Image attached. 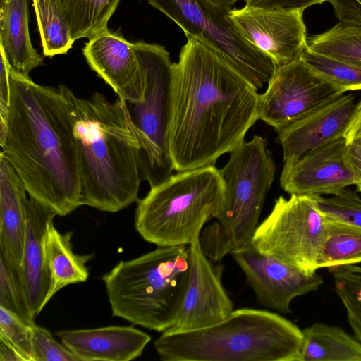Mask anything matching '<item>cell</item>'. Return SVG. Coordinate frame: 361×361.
<instances>
[{"instance_id": "1", "label": "cell", "mask_w": 361, "mask_h": 361, "mask_svg": "<svg viewBox=\"0 0 361 361\" xmlns=\"http://www.w3.org/2000/svg\"><path fill=\"white\" fill-rule=\"evenodd\" d=\"M187 39L171 67L168 148L178 172L215 166L259 120L253 85L219 51Z\"/></svg>"}, {"instance_id": "2", "label": "cell", "mask_w": 361, "mask_h": 361, "mask_svg": "<svg viewBox=\"0 0 361 361\" xmlns=\"http://www.w3.org/2000/svg\"><path fill=\"white\" fill-rule=\"evenodd\" d=\"M9 80L11 101L0 130L1 154L30 197L57 216H66L82 206L71 89L37 84L11 66Z\"/></svg>"}, {"instance_id": "3", "label": "cell", "mask_w": 361, "mask_h": 361, "mask_svg": "<svg viewBox=\"0 0 361 361\" xmlns=\"http://www.w3.org/2000/svg\"><path fill=\"white\" fill-rule=\"evenodd\" d=\"M78 154L81 202L100 211L119 212L138 200L139 145L126 102L99 92L90 98L69 92Z\"/></svg>"}, {"instance_id": "4", "label": "cell", "mask_w": 361, "mask_h": 361, "mask_svg": "<svg viewBox=\"0 0 361 361\" xmlns=\"http://www.w3.org/2000/svg\"><path fill=\"white\" fill-rule=\"evenodd\" d=\"M302 330L267 310L241 308L212 326L164 331L154 342L162 361H298Z\"/></svg>"}, {"instance_id": "5", "label": "cell", "mask_w": 361, "mask_h": 361, "mask_svg": "<svg viewBox=\"0 0 361 361\" xmlns=\"http://www.w3.org/2000/svg\"><path fill=\"white\" fill-rule=\"evenodd\" d=\"M189 268V245L157 246L121 261L102 276L112 314L149 330H169L182 305Z\"/></svg>"}, {"instance_id": "6", "label": "cell", "mask_w": 361, "mask_h": 361, "mask_svg": "<svg viewBox=\"0 0 361 361\" xmlns=\"http://www.w3.org/2000/svg\"><path fill=\"white\" fill-rule=\"evenodd\" d=\"M229 154L220 169L225 194L217 221L207 226L199 238L205 255L216 262L251 242L277 169L267 140L259 135Z\"/></svg>"}, {"instance_id": "7", "label": "cell", "mask_w": 361, "mask_h": 361, "mask_svg": "<svg viewBox=\"0 0 361 361\" xmlns=\"http://www.w3.org/2000/svg\"><path fill=\"white\" fill-rule=\"evenodd\" d=\"M224 194V180L215 166L172 174L137 200L135 228L158 247L190 245L216 218Z\"/></svg>"}, {"instance_id": "8", "label": "cell", "mask_w": 361, "mask_h": 361, "mask_svg": "<svg viewBox=\"0 0 361 361\" xmlns=\"http://www.w3.org/2000/svg\"><path fill=\"white\" fill-rule=\"evenodd\" d=\"M134 44L142 72L144 94L140 101L125 102L138 142L142 178L153 187L174 171L168 148L173 63L161 45L143 41Z\"/></svg>"}, {"instance_id": "9", "label": "cell", "mask_w": 361, "mask_h": 361, "mask_svg": "<svg viewBox=\"0 0 361 361\" xmlns=\"http://www.w3.org/2000/svg\"><path fill=\"white\" fill-rule=\"evenodd\" d=\"M183 31L219 51L257 90L262 89L276 66L250 44L230 18V6L210 0H147Z\"/></svg>"}, {"instance_id": "10", "label": "cell", "mask_w": 361, "mask_h": 361, "mask_svg": "<svg viewBox=\"0 0 361 361\" xmlns=\"http://www.w3.org/2000/svg\"><path fill=\"white\" fill-rule=\"evenodd\" d=\"M326 224L314 196H279L251 243L259 252L312 274L319 269Z\"/></svg>"}, {"instance_id": "11", "label": "cell", "mask_w": 361, "mask_h": 361, "mask_svg": "<svg viewBox=\"0 0 361 361\" xmlns=\"http://www.w3.org/2000/svg\"><path fill=\"white\" fill-rule=\"evenodd\" d=\"M259 95L258 119L277 133L344 93L314 73L299 59L276 67Z\"/></svg>"}, {"instance_id": "12", "label": "cell", "mask_w": 361, "mask_h": 361, "mask_svg": "<svg viewBox=\"0 0 361 361\" xmlns=\"http://www.w3.org/2000/svg\"><path fill=\"white\" fill-rule=\"evenodd\" d=\"M303 11L244 6L231 9L230 18L250 44L280 67L300 59L307 47Z\"/></svg>"}, {"instance_id": "13", "label": "cell", "mask_w": 361, "mask_h": 361, "mask_svg": "<svg viewBox=\"0 0 361 361\" xmlns=\"http://www.w3.org/2000/svg\"><path fill=\"white\" fill-rule=\"evenodd\" d=\"M231 254L258 301L280 313H290L295 298L317 290L323 283L322 276L316 273L306 274L262 253L251 242Z\"/></svg>"}, {"instance_id": "14", "label": "cell", "mask_w": 361, "mask_h": 361, "mask_svg": "<svg viewBox=\"0 0 361 361\" xmlns=\"http://www.w3.org/2000/svg\"><path fill=\"white\" fill-rule=\"evenodd\" d=\"M199 238L189 245L187 287L177 318L166 331L207 327L221 322L234 310L221 281L224 266L205 255Z\"/></svg>"}, {"instance_id": "15", "label": "cell", "mask_w": 361, "mask_h": 361, "mask_svg": "<svg viewBox=\"0 0 361 361\" xmlns=\"http://www.w3.org/2000/svg\"><path fill=\"white\" fill-rule=\"evenodd\" d=\"M345 137L309 151L296 161L283 164L281 188L290 195H336L354 185L353 174L346 164Z\"/></svg>"}, {"instance_id": "16", "label": "cell", "mask_w": 361, "mask_h": 361, "mask_svg": "<svg viewBox=\"0 0 361 361\" xmlns=\"http://www.w3.org/2000/svg\"><path fill=\"white\" fill-rule=\"evenodd\" d=\"M90 67L126 102L140 101L144 80L134 43L106 29L89 39L82 49Z\"/></svg>"}, {"instance_id": "17", "label": "cell", "mask_w": 361, "mask_h": 361, "mask_svg": "<svg viewBox=\"0 0 361 361\" xmlns=\"http://www.w3.org/2000/svg\"><path fill=\"white\" fill-rule=\"evenodd\" d=\"M356 106L355 96L343 94L279 132L277 142L283 148V164L344 137Z\"/></svg>"}, {"instance_id": "18", "label": "cell", "mask_w": 361, "mask_h": 361, "mask_svg": "<svg viewBox=\"0 0 361 361\" xmlns=\"http://www.w3.org/2000/svg\"><path fill=\"white\" fill-rule=\"evenodd\" d=\"M78 361H130L142 355L151 336L135 327L108 326L56 332Z\"/></svg>"}, {"instance_id": "19", "label": "cell", "mask_w": 361, "mask_h": 361, "mask_svg": "<svg viewBox=\"0 0 361 361\" xmlns=\"http://www.w3.org/2000/svg\"><path fill=\"white\" fill-rule=\"evenodd\" d=\"M57 214L29 196L20 273L27 301L37 317L47 304L51 281L45 259V237Z\"/></svg>"}, {"instance_id": "20", "label": "cell", "mask_w": 361, "mask_h": 361, "mask_svg": "<svg viewBox=\"0 0 361 361\" xmlns=\"http://www.w3.org/2000/svg\"><path fill=\"white\" fill-rule=\"evenodd\" d=\"M9 161L0 154V254L21 267L29 197Z\"/></svg>"}, {"instance_id": "21", "label": "cell", "mask_w": 361, "mask_h": 361, "mask_svg": "<svg viewBox=\"0 0 361 361\" xmlns=\"http://www.w3.org/2000/svg\"><path fill=\"white\" fill-rule=\"evenodd\" d=\"M0 28V49L11 68L29 76L43 65L30 41L27 0H1Z\"/></svg>"}, {"instance_id": "22", "label": "cell", "mask_w": 361, "mask_h": 361, "mask_svg": "<svg viewBox=\"0 0 361 361\" xmlns=\"http://www.w3.org/2000/svg\"><path fill=\"white\" fill-rule=\"evenodd\" d=\"M72 235V231L60 233L53 221L48 226L44 243L45 259L51 281L48 302L66 286L85 282L88 279L86 264L93 255L75 253L71 243Z\"/></svg>"}, {"instance_id": "23", "label": "cell", "mask_w": 361, "mask_h": 361, "mask_svg": "<svg viewBox=\"0 0 361 361\" xmlns=\"http://www.w3.org/2000/svg\"><path fill=\"white\" fill-rule=\"evenodd\" d=\"M302 334L298 361H361V343L340 327L316 322Z\"/></svg>"}, {"instance_id": "24", "label": "cell", "mask_w": 361, "mask_h": 361, "mask_svg": "<svg viewBox=\"0 0 361 361\" xmlns=\"http://www.w3.org/2000/svg\"><path fill=\"white\" fill-rule=\"evenodd\" d=\"M74 41L94 37L107 28L121 0H53Z\"/></svg>"}, {"instance_id": "25", "label": "cell", "mask_w": 361, "mask_h": 361, "mask_svg": "<svg viewBox=\"0 0 361 361\" xmlns=\"http://www.w3.org/2000/svg\"><path fill=\"white\" fill-rule=\"evenodd\" d=\"M326 233L318 268L361 263V227L326 218Z\"/></svg>"}, {"instance_id": "26", "label": "cell", "mask_w": 361, "mask_h": 361, "mask_svg": "<svg viewBox=\"0 0 361 361\" xmlns=\"http://www.w3.org/2000/svg\"><path fill=\"white\" fill-rule=\"evenodd\" d=\"M314 52L361 66V29L337 23L329 30L307 37Z\"/></svg>"}, {"instance_id": "27", "label": "cell", "mask_w": 361, "mask_h": 361, "mask_svg": "<svg viewBox=\"0 0 361 361\" xmlns=\"http://www.w3.org/2000/svg\"><path fill=\"white\" fill-rule=\"evenodd\" d=\"M43 54L53 57L64 54L75 42L53 0H32Z\"/></svg>"}, {"instance_id": "28", "label": "cell", "mask_w": 361, "mask_h": 361, "mask_svg": "<svg viewBox=\"0 0 361 361\" xmlns=\"http://www.w3.org/2000/svg\"><path fill=\"white\" fill-rule=\"evenodd\" d=\"M300 59L314 73L343 93L361 90V66L312 51L308 46Z\"/></svg>"}, {"instance_id": "29", "label": "cell", "mask_w": 361, "mask_h": 361, "mask_svg": "<svg viewBox=\"0 0 361 361\" xmlns=\"http://www.w3.org/2000/svg\"><path fill=\"white\" fill-rule=\"evenodd\" d=\"M335 290L344 305L349 324L361 343V267L343 265L329 269Z\"/></svg>"}, {"instance_id": "30", "label": "cell", "mask_w": 361, "mask_h": 361, "mask_svg": "<svg viewBox=\"0 0 361 361\" xmlns=\"http://www.w3.org/2000/svg\"><path fill=\"white\" fill-rule=\"evenodd\" d=\"M0 306L16 314L24 322L33 326L32 314L22 280L20 268L0 254Z\"/></svg>"}, {"instance_id": "31", "label": "cell", "mask_w": 361, "mask_h": 361, "mask_svg": "<svg viewBox=\"0 0 361 361\" xmlns=\"http://www.w3.org/2000/svg\"><path fill=\"white\" fill-rule=\"evenodd\" d=\"M314 197L326 218L361 227V197L356 192L344 188L331 197Z\"/></svg>"}, {"instance_id": "32", "label": "cell", "mask_w": 361, "mask_h": 361, "mask_svg": "<svg viewBox=\"0 0 361 361\" xmlns=\"http://www.w3.org/2000/svg\"><path fill=\"white\" fill-rule=\"evenodd\" d=\"M0 338L13 345L26 361H34L32 326L1 306H0Z\"/></svg>"}, {"instance_id": "33", "label": "cell", "mask_w": 361, "mask_h": 361, "mask_svg": "<svg viewBox=\"0 0 361 361\" xmlns=\"http://www.w3.org/2000/svg\"><path fill=\"white\" fill-rule=\"evenodd\" d=\"M34 361H78L74 355L59 343L46 329L32 326Z\"/></svg>"}, {"instance_id": "34", "label": "cell", "mask_w": 361, "mask_h": 361, "mask_svg": "<svg viewBox=\"0 0 361 361\" xmlns=\"http://www.w3.org/2000/svg\"><path fill=\"white\" fill-rule=\"evenodd\" d=\"M338 23L361 29V0H327Z\"/></svg>"}, {"instance_id": "35", "label": "cell", "mask_w": 361, "mask_h": 361, "mask_svg": "<svg viewBox=\"0 0 361 361\" xmlns=\"http://www.w3.org/2000/svg\"><path fill=\"white\" fill-rule=\"evenodd\" d=\"M0 130L4 129L8 118L11 101V87L9 80L10 64L4 51L0 49Z\"/></svg>"}, {"instance_id": "36", "label": "cell", "mask_w": 361, "mask_h": 361, "mask_svg": "<svg viewBox=\"0 0 361 361\" xmlns=\"http://www.w3.org/2000/svg\"><path fill=\"white\" fill-rule=\"evenodd\" d=\"M247 7L280 9H302L321 4L327 0H244Z\"/></svg>"}, {"instance_id": "37", "label": "cell", "mask_w": 361, "mask_h": 361, "mask_svg": "<svg viewBox=\"0 0 361 361\" xmlns=\"http://www.w3.org/2000/svg\"><path fill=\"white\" fill-rule=\"evenodd\" d=\"M345 159L351 170L357 192H361V141L355 140L347 143Z\"/></svg>"}, {"instance_id": "38", "label": "cell", "mask_w": 361, "mask_h": 361, "mask_svg": "<svg viewBox=\"0 0 361 361\" xmlns=\"http://www.w3.org/2000/svg\"><path fill=\"white\" fill-rule=\"evenodd\" d=\"M344 137L347 143L355 140L361 141V100L357 103L354 116L348 127Z\"/></svg>"}, {"instance_id": "39", "label": "cell", "mask_w": 361, "mask_h": 361, "mask_svg": "<svg viewBox=\"0 0 361 361\" xmlns=\"http://www.w3.org/2000/svg\"><path fill=\"white\" fill-rule=\"evenodd\" d=\"M0 361H26L9 343L0 338Z\"/></svg>"}, {"instance_id": "40", "label": "cell", "mask_w": 361, "mask_h": 361, "mask_svg": "<svg viewBox=\"0 0 361 361\" xmlns=\"http://www.w3.org/2000/svg\"><path fill=\"white\" fill-rule=\"evenodd\" d=\"M211 1L225 6H230L235 4L238 0H210Z\"/></svg>"}]
</instances>
